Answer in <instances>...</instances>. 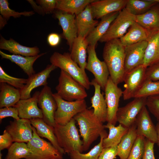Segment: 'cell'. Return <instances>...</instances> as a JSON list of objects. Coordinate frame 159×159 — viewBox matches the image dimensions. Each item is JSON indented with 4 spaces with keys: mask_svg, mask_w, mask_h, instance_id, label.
<instances>
[{
    "mask_svg": "<svg viewBox=\"0 0 159 159\" xmlns=\"http://www.w3.org/2000/svg\"><path fill=\"white\" fill-rule=\"evenodd\" d=\"M125 47L120 39L105 43L102 57L108 69L110 76L116 85L123 82L125 75Z\"/></svg>",
    "mask_w": 159,
    "mask_h": 159,
    "instance_id": "obj_1",
    "label": "cell"
},
{
    "mask_svg": "<svg viewBox=\"0 0 159 159\" xmlns=\"http://www.w3.org/2000/svg\"><path fill=\"white\" fill-rule=\"evenodd\" d=\"M73 118L79 126L82 138L84 151H86L105 130V126L95 115L92 109L87 108L76 115Z\"/></svg>",
    "mask_w": 159,
    "mask_h": 159,
    "instance_id": "obj_2",
    "label": "cell"
},
{
    "mask_svg": "<svg viewBox=\"0 0 159 159\" xmlns=\"http://www.w3.org/2000/svg\"><path fill=\"white\" fill-rule=\"evenodd\" d=\"M74 118L64 125L56 123L54 127V134L60 146L65 153L69 154L72 151H84L83 143L80 139Z\"/></svg>",
    "mask_w": 159,
    "mask_h": 159,
    "instance_id": "obj_3",
    "label": "cell"
},
{
    "mask_svg": "<svg viewBox=\"0 0 159 159\" xmlns=\"http://www.w3.org/2000/svg\"><path fill=\"white\" fill-rule=\"evenodd\" d=\"M50 62L70 75L87 90H89L90 82L85 70L81 69L71 58L70 53L62 54L54 52L50 58Z\"/></svg>",
    "mask_w": 159,
    "mask_h": 159,
    "instance_id": "obj_4",
    "label": "cell"
},
{
    "mask_svg": "<svg viewBox=\"0 0 159 159\" xmlns=\"http://www.w3.org/2000/svg\"><path fill=\"white\" fill-rule=\"evenodd\" d=\"M55 89L63 100L73 101L84 100L87 96L85 88L67 73L61 70Z\"/></svg>",
    "mask_w": 159,
    "mask_h": 159,
    "instance_id": "obj_5",
    "label": "cell"
},
{
    "mask_svg": "<svg viewBox=\"0 0 159 159\" xmlns=\"http://www.w3.org/2000/svg\"><path fill=\"white\" fill-rule=\"evenodd\" d=\"M53 96L57 105L54 115L56 123L65 125L76 115L87 108L85 99L68 101L62 99L57 93H53Z\"/></svg>",
    "mask_w": 159,
    "mask_h": 159,
    "instance_id": "obj_6",
    "label": "cell"
},
{
    "mask_svg": "<svg viewBox=\"0 0 159 159\" xmlns=\"http://www.w3.org/2000/svg\"><path fill=\"white\" fill-rule=\"evenodd\" d=\"M32 129L33 137L27 143L31 153L25 159H63V154L39 136L32 126Z\"/></svg>",
    "mask_w": 159,
    "mask_h": 159,
    "instance_id": "obj_7",
    "label": "cell"
},
{
    "mask_svg": "<svg viewBox=\"0 0 159 159\" xmlns=\"http://www.w3.org/2000/svg\"><path fill=\"white\" fill-rule=\"evenodd\" d=\"M135 16L124 8L120 11L99 42L105 43L112 40L120 39L126 33L131 25L135 21Z\"/></svg>",
    "mask_w": 159,
    "mask_h": 159,
    "instance_id": "obj_8",
    "label": "cell"
},
{
    "mask_svg": "<svg viewBox=\"0 0 159 159\" xmlns=\"http://www.w3.org/2000/svg\"><path fill=\"white\" fill-rule=\"evenodd\" d=\"M147 67L142 64L125 74L123 80L125 88L122 93L124 100L135 97L146 80Z\"/></svg>",
    "mask_w": 159,
    "mask_h": 159,
    "instance_id": "obj_9",
    "label": "cell"
},
{
    "mask_svg": "<svg viewBox=\"0 0 159 159\" xmlns=\"http://www.w3.org/2000/svg\"><path fill=\"white\" fill-rule=\"evenodd\" d=\"M96 46L89 45L87 49L88 58L85 69L91 72L94 79L104 90L109 77V72L105 62L97 57L95 51Z\"/></svg>",
    "mask_w": 159,
    "mask_h": 159,
    "instance_id": "obj_10",
    "label": "cell"
},
{
    "mask_svg": "<svg viewBox=\"0 0 159 159\" xmlns=\"http://www.w3.org/2000/svg\"><path fill=\"white\" fill-rule=\"evenodd\" d=\"M147 98H134L125 106L119 107L116 114L117 122L127 128L134 124L138 114L146 106Z\"/></svg>",
    "mask_w": 159,
    "mask_h": 159,
    "instance_id": "obj_11",
    "label": "cell"
},
{
    "mask_svg": "<svg viewBox=\"0 0 159 159\" xmlns=\"http://www.w3.org/2000/svg\"><path fill=\"white\" fill-rule=\"evenodd\" d=\"M104 91L107 108V122L115 125L119 102L123 91L113 82L110 76Z\"/></svg>",
    "mask_w": 159,
    "mask_h": 159,
    "instance_id": "obj_12",
    "label": "cell"
},
{
    "mask_svg": "<svg viewBox=\"0 0 159 159\" xmlns=\"http://www.w3.org/2000/svg\"><path fill=\"white\" fill-rule=\"evenodd\" d=\"M38 104L42 110L44 121L54 127L56 124L54 115L57 105L51 88L47 85L40 92Z\"/></svg>",
    "mask_w": 159,
    "mask_h": 159,
    "instance_id": "obj_13",
    "label": "cell"
},
{
    "mask_svg": "<svg viewBox=\"0 0 159 159\" xmlns=\"http://www.w3.org/2000/svg\"><path fill=\"white\" fill-rule=\"evenodd\" d=\"M30 120L20 118L10 121L5 130L10 135L13 142L28 143L33 136Z\"/></svg>",
    "mask_w": 159,
    "mask_h": 159,
    "instance_id": "obj_14",
    "label": "cell"
},
{
    "mask_svg": "<svg viewBox=\"0 0 159 159\" xmlns=\"http://www.w3.org/2000/svg\"><path fill=\"white\" fill-rule=\"evenodd\" d=\"M57 10L54 11V16L59 20L62 29V35L67 41L70 51L74 41L78 36L76 15Z\"/></svg>",
    "mask_w": 159,
    "mask_h": 159,
    "instance_id": "obj_15",
    "label": "cell"
},
{
    "mask_svg": "<svg viewBox=\"0 0 159 159\" xmlns=\"http://www.w3.org/2000/svg\"><path fill=\"white\" fill-rule=\"evenodd\" d=\"M147 44V41H143L125 47V74L143 64Z\"/></svg>",
    "mask_w": 159,
    "mask_h": 159,
    "instance_id": "obj_16",
    "label": "cell"
},
{
    "mask_svg": "<svg viewBox=\"0 0 159 159\" xmlns=\"http://www.w3.org/2000/svg\"><path fill=\"white\" fill-rule=\"evenodd\" d=\"M135 124L138 136H144L155 143H157L156 126L152 120L146 106L143 107L138 114Z\"/></svg>",
    "mask_w": 159,
    "mask_h": 159,
    "instance_id": "obj_17",
    "label": "cell"
},
{
    "mask_svg": "<svg viewBox=\"0 0 159 159\" xmlns=\"http://www.w3.org/2000/svg\"><path fill=\"white\" fill-rule=\"evenodd\" d=\"M40 92L37 91L32 97L25 99H20L13 107L17 110L20 118L30 120L36 118H43L41 110L38 106Z\"/></svg>",
    "mask_w": 159,
    "mask_h": 159,
    "instance_id": "obj_18",
    "label": "cell"
},
{
    "mask_svg": "<svg viewBox=\"0 0 159 159\" xmlns=\"http://www.w3.org/2000/svg\"><path fill=\"white\" fill-rule=\"evenodd\" d=\"M127 0H95L90 4L93 18L101 19L108 14L125 8Z\"/></svg>",
    "mask_w": 159,
    "mask_h": 159,
    "instance_id": "obj_19",
    "label": "cell"
},
{
    "mask_svg": "<svg viewBox=\"0 0 159 159\" xmlns=\"http://www.w3.org/2000/svg\"><path fill=\"white\" fill-rule=\"evenodd\" d=\"M57 67L52 64H48L42 71L35 73L29 77L27 83L22 89L20 90L21 99H25L31 97L32 90L41 86L47 85V80L51 72Z\"/></svg>",
    "mask_w": 159,
    "mask_h": 159,
    "instance_id": "obj_20",
    "label": "cell"
},
{
    "mask_svg": "<svg viewBox=\"0 0 159 159\" xmlns=\"http://www.w3.org/2000/svg\"><path fill=\"white\" fill-rule=\"evenodd\" d=\"M91 85L95 88L94 95L91 98V107L93 108V113L101 122H107V108L103 94L101 92L100 86L94 78L90 82Z\"/></svg>",
    "mask_w": 159,
    "mask_h": 159,
    "instance_id": "obj_21",
    "label": "cell"
},
{
    "mask_svg": "<svg viewBox=\"0 0 159 159\" xmlns=\"http://www.w3.org/2000/svg\"><path fill=\"white\" fill-rule=\"evenodd\" d=\"M78 36L86 38L98 24L99 21L92 16L90 4L76 15Z\"/></svg>",
    "mask_w": 159,
    "mask_h": 159,
    "instance_id": "obj_22",
    "label": "cell"
},
{
    "mask_svg": "<svg viewBox=\"0 0 159 159\" xmlns=\"http://www.w3.org/2000/svg\"><path fill=\"white\" fill-rule=\"evenodd\" d=\"M135 21L151 34L159 32V3H157L147 11L135 16Z\"/></svg>",
    "mask_w": 159,
    "mask_h": 159,
    "instance_id": "obj_23",
    "label": "cell"
},
{
    "mask_svg": "<svg viewBox=\"0 0 159 159\" xmlns=\"http://www.w3.org/2000/svg\"><path fill=\"white\" fill-rule=\"evenodd\" d=\"M0 49L6 50L13 54L24 56H35L40 51L37 47H29L22 45L11 38L7 40L0 35Z\"/></svg>",
    "mask_w": 159,
    "mask_h": 159,
    "instance_id": "obj_24",
    "label": "cell"
},
{
    "mask_svg": "<svg viewBox=\"0 0 159 159\" xmlns=\"http://www.w3.org/2000/svg\"><path fill=\"white\" fill-rule=\"evenodd\" d=\"M151 34L135 21L130 26L126 33L120 39L124 47L143 41H147Z\"/></svg>",
    "mask_w": 159,
    "mask_h": 159,
    "instance_id": "obj_25",
    "label": "cell"
},
{
    "mask_svg": "<svg viewBox=\"0 0 159 159\" xmlns=\"http://www.w3.org/2000/svg\"><path fill=\"white\" fill-rule=\"evenodd\" d=\"M119 12L117 11L108 14L100 19L101 20L97 25L86 38L89 45L96 46L97 42L107 32Z\"/></svg>",
    "mask_w": 159,
    "mask_h": 159,
    "instance_id": "obj_26",
    "label": "cell"
},
{
    "mask_svg": "<svg viewBox=\"0 0 159 159\" xmlns=\"http://www.w3.org/2000/svg\"><path fill=\"white\" fill-rule=\"evenodd\" d=\"M30 120L32 125L35 128L39 136L47 139L60 152L63 154H65L64 150L59 145L54 133L53 127L47 124L42 118H33Z\"/></svg>",
    "mask_w": 159,
    "mask_h": 159,
    "instance_id": "obj_27",
    "label": "cell"
},
{
    "mask_svg": "<svg viewBox=\"0 0 159 159\" xmlns=\"http://www.w3.org/2000/svg\"><path fill=\"white\" fill-rule=\"evenodd\" d=\"M88 46L86 38L78 36L74 41L70 51L72 59L84 70L87 64V54Z\"/></svg>",
    "mask_w": 159,
    "mask_h": 159,
    "instance_id": "obj_28",
    "label": "cell"
},
{
    "mask_svg": "<svg viewBox=\"0 0 159 159\" xmlns=\"http://www.w3.org/2000/svg\"><path fill=\"white\" fill-rule=\"evenodd\" d=\"M46 54L43 53L35 56L26 57L15 54H9L0 51V54L2 59L10 60L18 65L24 72L29 77L35 73L33 65L38 58Z\"/></svg>",
    "mask_w": 159,
    "mask_h": 159,
    "instance_id": "obj_29",
    "label": "cell"
},
{
    "mask_svg": "<svg viewBox=\"0 0 159 159\" xmlns=\"http://www.w3.org/2000/svg\"><path fill=\"white\" fill-rule=\"evenodd\" d=\"M0 107H13L20 99V90L7 84L0 83Z\"/></svg>",
    "mask_w": 159,
    "mask_h": 159,
    "instance_id": "obj_30",
    "label": "cell"
},
{
    "mask_svg": "<svg viewBox=\"0 0 159 159\" xmlns=\"http://www.w3.org/2000/svg\"><path fill=\"white\" fill-rule=\"evenodd\" d=\"M147 41L143 64L147 67L159 62V32L151 34Z\"/></svg>",
    "mask_w": 159,
    "mask_h": 159,
    "instance_id": "obj_31",
    "label": "cell"
},
{
    "mask_svg": "<svg viewBox=\"0 0 159 159\" xmlns=\"http://www.w3.org/2000/svg\"><path fill=\"white\" fill-rule=\"evenodd\" d=\"M135 123L128 129L118 145V155L120 159H127L137 138Z\"/></svg>",
    "mask_w": 159,
    "mask_h": 159,
    "instance_id": "obj_32",
    "label": "cell"
},
{
    "mask_svg": "<svg viewBox=\"0 0 159 159\" xmlns=\"http://www.w3.org/2000/svg\"><path fill=\"white\" fill-rule=\"evenodd\" d=\"M95 0H57L56 9L77 15Z\"/></svg>",
    "mask_w": 159,
    "mask_h": 159,
    "instance_id": "obj_33",
    "label": "cell"
},
{
    "mask_svg": "<svg viewBox=\"0 0 159 159\" xmlns=\"http://www.w3.org/2000/svg\"><path fill=\"white\" fill-rule=\"evenodd\" d=\"M104 126L105 128L109 129V133L107 136L103 139V148L118 145L122 138L127 132L129 129L120 124L118 126H115V125L107 122Z\"/></svg>",
    "mask_w": 159,
    "mask_h": 159,
    "instance_id": "obj_34",
    "label": "cell"
},
{
    "mask_svg": "<svg viewBox=\"0 0 159 159\" xmlns=\"http://www.w3.org/2000/svg\"><path fill=\"white\" fill-rule=\"evenodd\" d=\"M158 2L156 0H127L125 9L135 16L146 13Z\"/></svg>",
    "mask_w": 159,
    "mask_h": 159,
    "instance_id": "obj_35",
    "label": "cell"
},
{
    "mask_svg": "<svg viewBox=\"0 0 159 159\" xmlns=\"http://www.w3.org/2000/svg\"><path fill=\"white\" fill-rule=\"evenodd\" d=\"M105 130L100 135L99 143L95 145L88 153L83 154L77 151H74L69 155L71 159H99L100 155L103 148L102 141L104 138L108 136Z\"/></svg>",
    "mask_w": 159,
    "mask_h": 159,
    "instance_id": "obj_36",
    "label": "cell"
},
{
    "mask_svg": "<svg viewBox=\"0 0 159 159\" xmlns=\"http://www.w3.org/2000/svg\"><path fill=\"white\" fill-rule=\"evenodd\" d=\"M31 151L25 143L14 142L8 149L5 159H25L30 154Z\"/></svg>",
    "mask_w": 159,
    "mask_h": 159,
    "instance_id": "obj_37",
    "label": "cell"
},
{
    "mask_svg": "<svg viewBox=\"0 0 159 159\" xmlns=\"http://www.w3.org/2000/svg\"><path fill=\"white\" fill-rule=\"evenodd\" d=\"M157 95H159V81L146 80L134 98H147Z\"/></svg>",
    "mask_w": 159,
    "mask_h": 159,
    "instance_id": "obj_38",
    "label": "cell"
},
{
    "mask_svg": "<svg viewBox=\"0 0 159 159\" xmlns=\"http://www.w3.org/2000/svg\"><path fill=\"white\" fill-rule=\"evenodd\" d=\"M9 3L7 0H0V13L7 20H8L11 16L17 18L21 15L29 16L33 15L34 13L33 11H24L18 12L11 9L9 6Z\"/></svg>",
    "mask_w": 159,
    "mask_h": 159,
    "instance_id": "obj_39",
    "label": "cell"
},
{
    "mask_svg": "<svg viewBox=\"0 0 159 159\" xmlns=\"http://www.w3.org/2000/svg\"><path fill=\"white\" fill-rule=\"evenodd\" d=\"M28 79L12 77L7 74L0 66V83H5L17 89L21 90L27 83Z\"/></svg>",
    "mask_w": 159,
    "mask_h": 159,
    "instance_id": "obj_40",
    "label": "cell"
},
{
    "mask_svg": "<svg viewBox=\"0 0 159 159\" xmlns=\"http://www.w3.org/2000/svg\"><path fill=\"white\" fill-rule=\"evenodd\" d=\"M145 138L137 136L127 159H141L144 152Z\"/></svg>",
    "mask_w": 159,
    "mask_h": 159,
    "instance_id": "obj_41",
    "label": "cell"
},
{
    "mask_svg": "<svg viewBox=\"0 0 159 159\" xmlns=\"http://www.w3.org/2000/svg\"><path fill=\"white\" fill-rule=\"evenodd\" d=\"M146 107L159 122V95L147 97Z\"/></svg>",
    "mask_w": 159,
    "mask_h": 159,
    "instance_id": "obj_42",
    "label": "cell"
},
{
    "mask_svg": "<svg viewBox=\"0 0 159 159\" xmlns=\"http://www.w3.org/2000/svg\"><path fill=\"white\" fill-rule=\"evenodd\" d=\"M146 80L159 81V62L148 67L146 71Z\"/></svg>",
    "mask_w": 159,
    "mask_h": 159,
    "instance_id": "obj_43",
    "label": "cell"
},
{
    "mask_svg": "<svg viewBox=\"0 0 159 159\" xmlns=\"http://www.w3.org/2000/svg\"><path fill=\"white\" fill-rule=\"evenodd\" d=\"M118 155V145L103 148L99 159H115Z\"/></svg>",
    "mask_w": 159,
    "mask_h": 159,
    "instance_id": "obj_44",
    "label": "cell"
},
{
    "mask_svg": "<svg viewBox=\"0 0 159 159\" xmlns=\"http://www.w3.org/2000/svg\"><path fill=\"white\" fill-rule=\"evenodd\" d=\"M7 117H11L14 119L19 120L20 118L17 109L14 107H4L0 109V121Z\"/></svg>",
    "mask_w": 159,
    "mask_h": 159,
    "instance_id": "obj_45",
    "label": "cell"
},
{
    "mask_svg": "<svg viewBox=\"0 0 159 159\" xmlns=\"http://www.w3.org/2000/svg\"><path fill=\"white\" fill-rule=\"evenodd\" d=\"M37 3L42 8L45 14H49L56 9L57 0H38Z\"/></svg>",
    "mask_w": 159,
    "mask_h": 159,
    "instance_id": "obj_46",
    "label": "cell"
},
{
    "mask_svg": "<svg viewBox=\"0 0 159 159\" xmlns=\"http://www.w3.org/2000/svg\"><path fill=\"white\" fill-rule=\"evenodd\" d=\"M155 144L154 143L145 138L144 152L141 159H155L154 152Z\"/></svg>",
    "mask_w": 159,
    "mask_h": 159,
    "instance_id": "obj_47",
    "label": "cell"
},
{
    "mask_svg": "<svg viewBox=\"0 0 159 159\" xmlns=\"http://www.w3.org/2000/svg\"><path fill=\"white\" fill-rule=\"evenodd\" d=\"M14 142L10 135L5 129L0 135V150L8 149Z\"/></svg>",
    "mask_w": 159,
    "mask_h": 159,
    "instance_id": "obj_48",
    "label": "cell"
},
{
    "mask_svg": "<svg viewBox=\"0 0 159 159\" xmlns=\"http://www.w3.org/2000/svg\"><path fill=\"white\" fill-rule=\"evenodd\" d=\"M61 41L60 36L56 33H51L48 36L47 41L48 44L51 47H55L59 44Z\"/></svg>",
    "mask_w": 159,
    "mask_h": 159,
    "instance_id": "obj_49",
    "label": "cell"
},
{
    "mask_svg": "<svg viewBox=\"0 0 159 159\" xmlns=\"http://www.w3.org/2000/svg\"><path fill=\"white\" fill-rule=\"evenodd\" d=\"M27 1L31 4L34 11L42 16L44 15L45 13L40 5H37L35 1L33 0H27Z\"/></svg>",
    "mask_w": 159,
    "mask_h": 159,
    "instance_id": "obj_50",
    "label": "cell"
},
{
    "mask_svg": "<svg viewBox=\"0 0 159 159\" xmlns=\"http://www.w3.org/2000/svg\"><path fill=\"white\" fill-rule=\"evenodd\" d=\"M7 20L1 15H0V29H1L7 24Z\"/></svg>",
    "mask_w": 159,
    "mask_h": 159,
    "instance_id": "obj_51",
    "label": "cell"
},
{
    "mask_svg": "<svg viewBox=\"0 0 159 159\" xmlns=\"http://www.w3.org/2000/svg\"><path fill=\"white\" fill-rule=\"evenodd\" d=\"M155 126L157 136V144L159 147V122H158Z\"/></svg>",
    "mask_w": 159,
    "mask_h": 159,
    "instance_id": "obj_52",
    "label": "cell"
},
{
    "mask_svg": "<svg viewBox=\"0 0 159 159\" xmlns=\"http://www.w3.org/2000/svg\"><path fill=\"white\" fill-rule=\"evenodd\" d=\"M2 154L0 152V159H2Z\"/></svg>",
    "mask_w": 159,
    "mask_h": 159,
    "instance_id": "obj_53",
    "label": "cell"
}]
</instances>
